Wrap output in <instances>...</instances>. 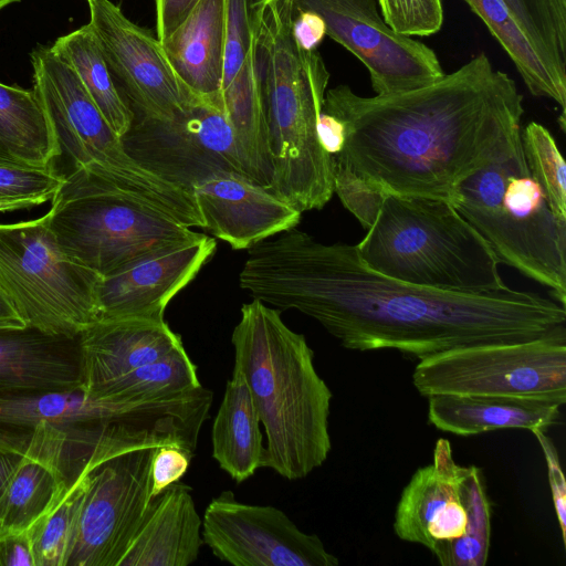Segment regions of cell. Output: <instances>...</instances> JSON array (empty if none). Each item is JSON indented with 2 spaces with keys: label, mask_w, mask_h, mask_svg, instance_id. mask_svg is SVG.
<instances>
[{
  "label": "cell",
  "mask_w": 566,
  "mask_h": 566,
  "mask_svg": "<svg viewBox=\"0 0 566 566\" xmlns=\"http://www.w3.org/2000/svg\"><path fill=\"white\" fill-rule=\"evenodd\" d=\"M120 138L139 165L190 193L219 171L254 180L226 112L200 99L172 118L135 116Z\"/></svg>",
  "instance_id": "7c38bea8"
},
{
  "label": "cell",
  "mask_w": 566,
  "mask_h": 566,
  "mask_svg": "<svg viewBox=\"0 0 566 566\" xmlns=\"http://www.w3.org/2000/svg\"><path fill=\"white\" fill-rule=\"evenodd\" d=\"M461 490L470 514L469 532L452 542L436 543L430 551L443 566H484L491 543L492 503L480 468L464 467Z\"/></svg>",
  "instance_id": "1f68e13d"
},
{
  "label": "cell",
  "mask_w": 566,
  "mask_h": 566,
  "mask_svg": "<svg viewBox=\"0 0 566 566\" xmlns=\"http://www.w3.org/2000/svg\"><path fill=\"white\" fill-rule=\"evenodd\" d=\"M201 386L197 367L182 345L117 379L97 398L118 401L170 399Z\"/></svg>",
  "instance_id": "4dcf8cb0"
},
{
  "label": "cell",
  "mask_w": 566,
  "mask_h": 566,
  "mask_svg": "<svg viewBox=\"0 0 566 566\" xmlns=\"http://www.w3.org/2000/svg\"><path fill=\"white\" fill-rule=\"evenodd\" d=\"M217 248L209 235L161 244L102 276L97 289L98 319H165L174 296L188 285Z\"/></svg>",
  "instance_id": "e0dca14e"
},
{
  "label": "cell",
  "mask_w": 566,
  "mask_h": 566,
  "mask_svg": "<svg viewBox=\"0 0 566 566\" xmlns=\"http://www.w3.org/2000/svg\"><path fill=\"white\" fill-rule=\"evenodd\" d=\"M294 7L323 19L326 35L367 67L376 95L419 88L444 75L431 48L385 22L377 0H294Z\"/></svg>",
  "instance_id": "5bb4252c"
},
{
  "label": "cell",
  "mask_w": 566,
  "mask_h": 566,
  "mask_svg": "<svg viewBox=\"0 0 566 566\" xmlns=\"http://www.w3.org/2000/svg\"><path fill=\"white\" fill-rule=\"evenodd\" d=\"M94 467L86 469L52 509L28 531L35 566H65L87 475Z\"/></svg>",
  "instance_id": "836d02e7"
},
{
  "label": "cell",
  "mask_w": 566,
  "mask_h": 566,
  "mask_svg": "<svg viewBox=\"0 0 566 566\" xmlns=\"http://www.w3.org/2000/svg\"><path fill=\"white\" fill-rule=\"evenodd\" d=\"M92 27L113 81L135 116L168 119L192 97L175 75L160 41L111 0H87Z\"/></svg>",
  "instance_id": "2e32d148"
},
{
  "label": "cell",
  "mask_w": 566,
  "mask_h": 566,
  "mask_svg": "<svg viewBox=\"0 0 566 566\" xmlns=\"http://www.w3.org/2000/svg\"><path fill=\"white\" fill-rule=\"evenodd\" d=\"M45 214L62 250L101 276L199 233L84 168L65 175Z\"/></svg>",
  "instance_id": "9c48e42d"
},
{
  "label": "cell",
  "mask_w": 566,
  "mask_h": 566,
  "mask_svg": "<svg viewBox=\"0 0 566 566\" xmlns=\"http://www.w3.org/2000/svg\"><path fill=\"white\" fill-rule=\"evenodd\" d=\"M0 165H22L29 166L15 158L8 148L0 142Z\"/></svg>",
  "instance_id": "bcb514c9"
},
{
  "label": "cell",
  "mask_w": 566,
  "mask_h": 566,
  "mask_svg": "<svg viewBox=\"0 0 566 566\" xmlns=\"http://www.w3.org/2000/svg\"><path fill=\"white\" fill-rule=\"evenodd\" d=\"M213 395L118 401L83 389L0 399V447L41 460L71 485L86 469L125 451L174 444L193 455Z\"/></svg>",
  "instance_id": "3957f363"
},
{
  "label": "cell",
  "mask_w": 566,
  "mask_h": 566,
  "mask_svg": "<svg viewBox=\"0 0 566 566\" xmlns=\"http://www.w3.org/2000/svg\"><path fill=\"white\" fill-rule=\"evenodd\" d=\"M554 74L566 82V0H502Z\"/></svg>",
  "instance_id": "d6a6232c"
},
{
  "label": "cell",
  "mask_w": 566,
  "mask_h": 566,
  "mask_svg": "<svg viewBox=\"0 0 566 566\" xmlns=\"http://www.w3.org/2000/svg\"><path fill=\"white\" fill-rule=\"evenodd\" d=\"M64 178L54 165H0V212L31 209L52 200Z\"/></svg>",
  "instance_id": "d590c367"
},
{
  "label": "cell",
  "mask_w": 566,
  "mask_h": 566,
  "mask_svg": "<svg viewBox=\"0 0 566 566\" xmlns=\"http://www.w3.org/2000/svg\"><path fill=\"white\" fill-rule=\"evenodd\" d=\"M83 384L99 397L117 379L182 346L165 319L127 317L99 319L80 335Z\"/></svg>",
  "instance_id": "44dd1931"
},
{
  "label": "cell",
  "mask_w": 566,
  "mask_h": 566,
  "mask_svg": "<svg viewBox=\"0 0 566 566\" xmlns=\"http://www.w3.org/2000/svg\"><path fill=\"white\" fill-rule=\"evenodd\" d=\"M0 142L29 166L54 165L60 148L33 90L0 83Z\"/></svg>",
  "instance_id": "83f0119b"
},
{
  "label": "cell",
  "mask_w": 566,
  "mask_h": 566,
  "mask_svg": "<svg viewBox=\"0 0 566 566\" xmlns=\"http://www.w3.org/2000/svg\"><path fill=\"white\" fill-rule=\"evenodd\" d=\"M154 448L115 454L88 472L65 566L119 565L151 500Z\"/></svg>",
  "instance_id": "4fadbf2b"
},
{
  "label": "cell",
  "mask_w": 566,
  "mask_h": 566,
  "mask_svg": "<svg viewBox=\"0 0 566 566\" xmlns=\"http://www.w3.org/2000/svg\"><path fill=\"white\" fill-rule=\"evenodd\" d=\"M199 0H155L157 39L167 38L191 12Z\"/></svg>",
  "instance_id": "60d3db41"
},
{
  "label": "cell",
  "mask_w": 566,
  "mask_h": 566,
  "mask_svg": "<svg viewBox=\"0 0 566 566\" xmlns=\"http://www.w3.org/2000/svg\"><path fill=\"white\" fill-rule=\"evenodd\" d=\"M531 176L539 184L553 213L566 221V164L551 132L531 122L522 132Z\"/></svg>",
  "instance_id": "e575fe53"
},
{
  "label": "cell",
  "mask_w": 566,
  "mask_h": 566,
  "mask_svg": "<svg viewBox=\"0 0 566 566\" xmlns=\"http://www.w3.org/2000/svg\"><path fill=\"white\" fill-rule=\"evenodd\" d=\"M562 406L525 397L434 395L428 397V419L437 429L463 437L509 428L545 431L558 421Z\"/></svg>",
  "instance_id": "cb8c5ba5"
},
{
  "label": "cell",
  "mask_w": 566,
  "mask_h": 566,
  "mask_svg": "<svg viewBox=\"0 0 566 566\" xmlns=\"http://www.w3.org/2000/svg\"><path fill=\"white\" fill-rule=\"evenodd\" d=\"M20 0H0V11L12 3L19 2Z\"/></svg>",
  "instance_id": "7dc6e473"
},
{
  "label": "cell",
  "mask_w": 566,
  "mask_h": 566,
  "mask_svg": "<svg viewBox=\"0 0 566 566\" xmlns=\"http://www.w3.org/2000/svg\"><path fill=\"white\" fill-rule=\"evenodd\" d=\"M256 1H260V2H265V1H269V0H256Z\"/></svg>",
  "instance_id": "c3c4849f"
},
{
  "label": "cell",
  "mask_w": 566,
  "mask_h": 566,
  "mask_svg": "<svg viewBox=\"0 0 566 566\" xmlns=\"http://www.w3.org/2000/svg\"><path fill=\"white\" fill-rule=\"evenodd\" d=\"M51 49L74 71L111 128L125 135L135 115L113 81L90 23L57 38Z\"/></svg>",
  "instance_id": "4316f807"
},
{
  "label": "cell",
  "mask_w": 566,
  "mask_h": 566,
  "mask_svg": "<svg viewBox=\"0 0 566 566\" xmlns=\"http://www.w3.org/2000/svg\"><path fill=\"white\" fill-rule=\"evenodd\" d=\"M80 335L0 328V399L82 388Z\"/></svg>",
  "instance_id": "ffe728a7"
},
{
  "label": "cell",
  "mask_w": 566,
  "mask_h": 566,
  "mask_svg": "<svg viewBox=\"0 0 566 566\" xmlns=\"http://www.w3.org/2000/svg\"><path fill=\"white\" fill-rule=\"evenodd\" d=\"M463 465H459L448 439H438L433 462L419 468L403 488L394 521L396 535L428 548L427 527L449 502L460 495Z\"/></svg>",
  "instance_id": "484cf974"
},
{
  "label": "cell",
  "mask_w": 566,
  "mask_h": 566,
  "mask_svg": "<svg viewBox=\"0 0 566 566\" xmlns=\"http://www.w3.org/2000/svg\"><path fill=\"white\" fill-rule=\"evenodd\" d=\"M27 326L0 287V328Z\"/></svg>",
  "instance_id": "ee69618b"
},
{
  "label": "cell",
  "mask_w": 566,
  "mask_h": 566,
  "mask_svg": "<svg viewBox=\"0 0 566 566\" xmlns=\"http://www.w3.org/2000/svg\"><path fill=\"white\" fill-rule=\"evenodd\" d=\"M21 459L22 455L7 451L0 447V495Z\"/></svg>",
  "instance_id": "f6af8a7d"
},
{
  "label": "cell",
  "mask_w": 566,
  "mask_h": 566,
  "mask_svg": "<svg viewBox=\"0 0 566 566\" xmlns=\"http://www.w3.org/2000/svg\"><path fill=\"white\" fill-rule=\"evenodd\" d=\"M221 93L253 179L268 188L272 167L256 59L255 0H226Z\"/></svg>",
  "instance_id": "ac0fdd59"
},
{
  "label": "cell",
  "mask_w": 566,
  "mask_h": 566,
  "mask_svg": "<svg viewBox=\"0 0 566 566\" xmlns=\"http://www.w3.org/2000/svg\"><path fill=\"white\" fill-rule=\"evenodd\" d=\"M69 486L48 463L22 457L0 495V538L29 531Z\"/></svg>",
  "instance_id": "f546056e"
},
{
  "label": "cell",
  "mask_w": 566,
  "mask_h": 566,
  "mask_svg": "<svg viewBox=\"0 0 566 566\" xmlns=\"http://www.w3.org/2000/svg\"><path fill=\"white\" fill-rule=\"evenodd\" d=\"M322 109L345 127L333 165L398 195L452 202L465 178L524 154L523 96L484 53L401 93L364 97L338 85L326 91Z\"/></svg>",
  "instance_id": "7a4b0ae2"
},
{
  "label": "cell",
  "mask_w": 566,
  "mask_h": 566,
  "mask_svg": "<svg viewBox=\"0 0 566 566\" xmlns=\"http://www.w3.org/2000/svg\"><path fill=\"white\" fill-rule=\"evenodd\" d=\"M412 382L434 395L512 396L566 402V328L530 340L468 346L419 360Z\"/></svg>",
  "instance_id": "8fae6325"
},
{
  "label": "cell",
  "mask_w": 566,
  "mask_h": 566,
  "mask_svg": "<svg viewBox=\"0 0 566 566\" xmlns=\"http://www.w3.org/2000/svg\"><path fill=\"white\" fill-rule=\"evenodd\" d=\"M30 59L33 91L71 170L84 168L185 226L203 228L192 193L127 154L77 75L51 46L38 45Z\"/></svg>",
  "instance_id": "ba28073f"
},
{
  "label": "cell",
  "mask_w": 566,
  "mask_h": 566,
  "mask_svg": "<svg viewBox=\"0 0 566 566\" xmlns=\"http://www.w3.org/2000/svg\"><path fill=\"white\" fill-rule=\"evenodd\" d=\"M0 566H35L28 531L0 538Z\"/></svg>",
  "instance_id": "b9f144b4"
},
{
  "label": "cell",
  "mask_w": 566,
  "mask_h": 566,
  "mask_svg": "<svg viewBox=\"0 0 566 566\" xmlns=\"http://www.w3.org/2000/svg\"><path fill=\"white\" fill-rule=\"evenodd\" d=\"M317 134L323 149L331 158L340 153L345 142V127L338 117L321 109L317 119Z\"/></svg>",
  "instance_id": "7bdbcfd3"
},
{
  "label": "cell",
  "mask_w": 566,
  "mask_h": 566,
  "mask_svg": "<svg viewBox=\"0 0 566 566\" xmlns=\"http://www.w3.org/2000/svg\"><path fill=\"white\" fill-rule=\"evenodd\" d=\"M294 9V0L256 1V59L272 167L268 189L304 212L322 209L334 193L332 158L317 134L329 73L317 50L296 42Z\"/></svg>",
  "instance_id": "5b68a950"
},
{
  "label": "cell",
  "mask_w": 566,
  "mask_h": 566,
  "mask_svg": "<svg viewBox=\"0 0 566 566\" xmlns=\"http://www.w3.org/2000/svg\"><path fill=\"white\" fill-rule=\"evenodd\" d=\"M212 554L234 566H336L316 534L301 531L280 509L238 501L232 491L213 497L202 517Z\"/></svg>",
  "instance_id": "9a60e30c"
},
{
  "label": "cell",
  "mask_w": 566,
  "mask_h": 566,
  "mask_svg": "<svg viewBox=\"0 0 566 566\" xmlns=\"http://www.w3.org/2000/svg\"><path fill=\"white\" fill-rule=\"evenodd\" d=\"M385 22L397 33L427 36L443 23L442 0H378Z\"/></svg>",
  "instance_id": "8d00e7d4"
},
{
  "label": "cell",
  "mask_w": 566,
  "mask_h": 566,
  "mask_svg": "<svg viewBox=\"0 0 566 566\" xmlns=\"http://www.w3.org/2000/svg\"><path fill=\"white\" fill-rule=\"evenodd\" d=\"M379 190L366 234L355 245L366 266L441 291L482 293L506 286L493 251L451 201Z\"/></svg>",
  "instance_id": "8992f818"
},
{
  "label": "cell",
  "mask_w": 566,
  "mask_h": 566,
  "mask_svg": "<svg viewBox=\"0 0 566 566\" xmlns=\"http://www.w3.org/2000/svg\"><path fill=\"white\" fill-rule=\"evenodd\" d=\"M463 1L482 19L499 41L514 63L528 91L534 96L551 98L562 107L558 123L564 130L566 82L559 80L546 65L502 0Z\"/></svg>",
  "instance_id": "f1b7e54d"
},
{
  "label": "cell",
  "mask_w": 566,
  "mask_h": 566,
  "mask_svg": "<svg viewBox=\"0 0 566 566\" xmlns=\"http://www.w3.org/2000/svg\"><path fill=\"white\" fill-rule=\"evenodd\" d=\"M280 310L253 298L241 307L231 343L266 434L264 468L287 480L306 478L329 454L332 391L304 335Z\"/></svg>",
  "instance_id": "277c9868"
},
{
  "label": "cell",
  "mask_w": 566,
  "mask_h": 566,
  "mask_svg": "<svg viewBox=\"0 0 566 566\" xmlns=\"http://www.w3.org/2000/svg\"><path fill=\"white\" fill-rule=\"evenodd\" d=\"M101 279L62 250L46 214L0 223V287L27 326L81 335L98 319Z\"/></svg>",
  "instance_id": "30bf717a"
},
{
  "label": "cell",
  "mask_w": 566,
  "mask_h": 566,
  "mask_svg": "<svg viewBox=\"0 0 566 566\" xmlns=\"http://www.w3.org/2000/svg\"><path fill=\"white\" fill-rule=\"evenodd\" d=\"M452 203L500 263L547 286L554 300L566 304V221L551 210L524 154L465 178Z\"/></svg>",
  "instance_id": "52a82bcc"
},
{
  "label": "cell",
  "mask_w": 566,
  "mask_h": 566,
  "mask_svg": "<svg viewBox=\"0 0 566 566\" xmlns=\"http://www.w3.org/2000/svg\"><path fill=\"white\" fill-rule=\"evenodd\" d=\"M260 418L245 378L233 366L211 431L212 457L237 483L264 468Z\"/></svg>",
  "instance_id": "d4e9b609"
},
{
  "label": "cell",
  "mask_w": 566,
  "mask_h": 566,
  "mask_svg": "<svg viewBox=\"0 0 566 566\" xmlns=\"http://www.w3.org/2000/svg\"><path fill=\"white\" fill-rule=\"evenodd\" d=\"M532 433L536 437L545 457L554 509L560 528L562 541L566 545V482L559 455L553 440L545 434V431L534 430Z\"/></svg>",
  "instance_id": "f35d334b"
},
{
  "label": "cell",
  "mask_w": 566,
  "mask_h": 566,
  "mask_svg": "<svg viewBox=\"0 0 566 566\" xmlns=\"http://www.w3.org/2000/svg\"><path fill=\"white\" fill-rule=\"evenodd\" d=\"M226 21V0H199L187 18L160 41L185 90L222 111Z\"/></svg>",
  "instance_id": "7402d4cb"
},
{
  "label": "cell",
  "mask_w": 566,
  "mask_h": 566,
  "mask_svg": "<svg viewBox=\"0 0 566 566\" xmlns=\"http://www.w3.org/2000/svg\"><path fill=\"white\" fill-rule=\"evenodd\" d=\"M191 458L192 455L178 446L155 447L150 463V497L179 482L188 471Z\"/></svg>",
  "instance_id": "74e56055"
},
{
  "label": "cell",
  "mask_w": 566,
  "mask_h": 566,
  "mask_svg": "<svg viewBox=\"0 0 566 566\" xmlns=\"http://www.w3.org/2000/svg\"><path fill=\"white\" fill-rule=\"evenodd\" d=\"M248 251L242 290L316 319L348 349H396L421 360L534 339L566 323L565 305L556 300L507 286L464 293L413 285L366 266L355 245L324 244L296 227Z\"/></svg>",
  "instance_id": "6da1fadb"
},
{
  "label": "cell",
  "mask_w": 566,
  "mask_h": 566,
  "mask_svg": "<svg viewBox=\"0 0 566 566\" xmlns=\"http://www.w3.org/2000/svg\"><path fill=\"white\" fill-rule=\"evenodd\" d=\"M292 30L298 45L308 51L317 50L326 36L323 19L317 13L307 10L294 9Z\"/></svg>",
  "instance_id": "ab89813d"
},
{
  "label": "cell",
  "mask_w": 566,
  "mask_h": 566,
  "mask_svg": "<svg viewBox=\"0 0 566 566\" xmlns=\"http://www.w3.org/2000/svg\"><path fill=\"white\" fill-rule=\"evenodd\" d=\"M191 192L203 229L235 250L250 249L301 220L302 212L234 171L216 172L193 185Z\"/></svg>",
  "instance_id": "d6986e66"
},
{
  "label": "cell",
  "mask_w": 566,
  "mask_h": 566,
  "mask_svg": "<svg viewBox=\"0 0 566 566\" xmlns=\"http://www.w3.org/2000/svg\"><path fill=\"white\" fill-rule=\"evenodd\" d=\"M203 545L191 488L176 482L153 497L118 566H188Z\"/></svg>",
  "instance_id": "603a6c76"
}]
</instances>
